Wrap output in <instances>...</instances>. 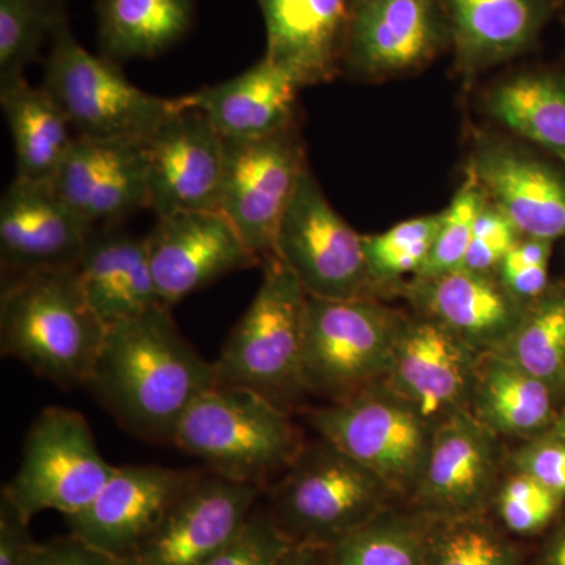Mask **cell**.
I'll return each mask as SVG.
<instances>
[{"label": "cell", "mask_w": 565, "mask_h": 565, "mask_svg": "<svg viewBox=\"0 0 565 565\" xmlns=\"http://www.w3.org/2000/svg\"><path fill=\"white\" fill-rule=\"evenodd\" d=\"M214 385V363L182 337L170 307L159 305L107 327L85 388L134 437L172 444L181 416Z\"/></svg>", "instance_id": "6da1fadb"}, {"label": "cell", "mask_w": 565, "mask_h": 565, "mask_svg": "<svg viewBox=\"0 0 565 565\" xmlns=\"http://www.w3.org/2000/svg\"><path fill=\"white\" fill-rule=\"evenodd\" d=\"M106 332L76 267L2 278V356L18 360L58 388H85Z\"/></svg>", "instance_id": "7a4b0ae2"}, {"label": "cell", "mask_w": 565, "mask_h": 565, "mask_svg": "<svg viewBox=\"0 0 565 565\" xmlns=\"http://www.w3.org/2000/svg\"><path fill=\"white\" fill-rule=\"evenodd\" d=\"M170 445L211 473L263 492L289 470L305 446L291 412L262 394L223 384L193 401Z\"/></svg>", "instance_id": "3957f363"}, {"label": "cell", "mask_w": 565, "mask_h": 565, "mask_svg": "<svg viewBox=\"0 0 565 565\" xmlns=\"http://www.w3.org/2000/svg\"><path fill=\"white\" fill-rule=\"evenodd\" d=\"M263 280L214 360L217 384L262 394L291 412L302 399L307 292L280 262L262 264Z\"/></svg>", "instance_id": "277c9868"}, {"label": "cell", "mask_w": 565, "mask_h": 565, "mask_svg": "<svg viewBox=\"0 0 565 565\" xmlns=\"http://www.w3.org/2000/svg\"><path fill=\"white\" fill-rule=\"evenodd\" d=\"M270 515L294 544L332 548L390 511L385 482L326 440L305 445L269 489Z\"/></svg>", "instance_id": "5b68a950"}, {"label": "cell", "mask_w": 565, "mask_h": 565, "mask_svg": "<svg viewBox=\"0 0 565 565\" xmlns=\"http://www.w3.org/2000/svg\"><path fill=\"white\" fill-rule=\"evenodd\" d=\"M405 319L370 297H308L305 310V392L330 403L385 382Z\"/></svg>", "instance_id": "8992f818"}, {"label": "cell", "mask_w": 565, "mask_h": 565, "mask_svg": "<svg viewBox=\"0 0 565 565\" xmlns=\"http://www.w3.org/2000/svg\"><path fill=\"white\" fill-rule=\"evenodd\" d=\"M43 87L61 106L77 136L147 141L178 109L126 79L114 62L96 57L71 32L68 18L55 29Z\"/></svg>", "instance_id": "52a82bcc"}, {"label": "cell", "mask_w": 565, "mask_h": 565, "mask_svg": "<svg viewBox=\"0 0 565 565\" xmlns=\"http://www.w3.org/2000/svg\"><path fill=\"white\" fill-rule=\"evenodd\" d=\"M319 438L377 476L394 494L412 497L435 424L382 384L308 412Z\"/></svg>", "instance_id": "ba28073f"}, {"label": "cell", "mask_w": 565, "mask_h": 565, "mask_svg": "<svg viewBox=\"0 0 565 565\" xmlns=\"http://www.w3.org/2000/svg\"><path fill=\"white\" fill-rule=\"evenodd\" d=\"M115 470L99 451L85 416L52 405L33 419L20 468L3 489L29 519L44 511L66 519L84 511Z\"/></svg>", "instance_id": "9c48e42d"}, {"label": "cell", "mask_w": 565, "mask_h": 565, "mask_svg": "<svg viewBox=\"0 0 565 565\" xmlns=\"http://www.w3.org/2000/svg\"><path fill=\"white\" fill-rule=\"evenodd\" d=\"M274 256L296 275L308 297L373 296L363 236L333 210L308 167L278 226Z\"/></svg>", "instance_id": "30bf717a"}, {"label": "cell", "mask_w": 565, "mask_h": 565, "mask_svg": "<svg viewBox=\"0 0 565 565\" xmlns=\"http://www.w3.org/2000/svg\"><path fill=\"white\" fill-rule=\"evenodd\" d=\"M307 158L296 126L258 140H226L221 212L253 255L274 256L275 236Z\"/></svg>", "instance_id": "8fae6325"}, {"label": "cell", "mask_w": 565, "mask_h": 565, "mask_svg": "<svg viewBox=\"0 0 565 565\" xmlns=\"http://www.w3.org/2000/svg\"><path fill=\"white\" fill-rule=\"evenodd\" d=\"M448 44L441 0H349L341 65L384 81L424 68Z\"/></svg>", "instance_id": "7c38bea8"}, {"label": "cell", "mask_w": 565, "mask_h": 565, "mask_svg": "<svg viewBox=\"0 0 565 565\" xmlns=\"http://www.w3.org/2000/svg\"><path fill=\"white\" fill-rule=\"evenodd\" d=\"M145 145L156 217L221 211L226 140L202 111L178 107Z\"/></svg>", "instance_id": "4fadbf2b"}, {"label": "cell", "mask_w": 565, "mask_h": 565, "mask_svg": "<svg viewBox=\"0 0 565 565\" xmlns=\"http://www.w3.org/2000/svg\"><path fill=\"white\" fill-rule=\"evenodd\" d=\"M262 493L204 468L132 559L137 565H206L243 531Z\"/></svg>", "instance_id": "5bb4252c"}, {"label": "cell", "mask_w": 565, "mask_h": 565, "mask_svg": "<svg viewBox=\"0 0 565 565\" xmlns=\"http://www.w3.org/2000/svg\"><path fill=\"white\" fill-rule=\"evenodd\" d=\"M147 243L159 299L170 308L226 275L262 266L221 211L158 217Z\"/></svg>", "instance_id": "9a60e30c"}, {"label": "cell", "mask_w": 565, "mask_h": 565, "mask_svg": "<svg viewBox=\"0 0 565 565\" xmlns=\"http://www.w3.org/2000/svg\"><path fill=\"white\" fill-rule=\"evenodd\" d=\"M203 470L161 465L117 467L84 511L66 516L70 534L110 555L132 559L145 539Z\"/></svg>", "instance_id": "2e32d148"}, {"label": "cell", "mask_w": 565, "mask_h": 565, "mask_svg": "<svg viewBox=\"0 0 565 565\" xmlns=\"http://www.w3.org/2000/svg\"><path fill=\"white\" fill-rule=\"evenodd\" d=\"M493 433L473 412L435 424L433 441L412 501L433 520L484 514L497 476Z\"/></svg>", "instance_id": "e0dca14e"}, {"label": "cell", "mask_w": 565, "mask_h": 565, "mask_svg": "<svg viewBox=\"0 0 565 565\" xmlns=\"http://www.w3.org/2000/svg\"><path fill=\"white\" fill-rule=\"evenodd\" d=\"M92 230L54 182L14 177L0 200L2 278L76 267Z\"/></svg>", "instance_id": "ac0fdd59"}, {"label": "cell", "mask_w": 565, "mask_h": 565, "mask_svg": "<svg viewBox=\"0 0 565 565\" xmlns=\"http://www.w3.org/2000/svg\"><path fill=\"white\" fill-rule=\"evenodd\" d=\"M478 351L441 323L426 318L405 319L385 385L437 424L446 416L468 411L473 396Z\"/></svg>", "instance_id": "d6986e66"}, {"label": "cell", "mask_w": 565, "mask_h": 565, "mask_svg": "<svg viewBox=\"0 0 565 565\" xmlns=\"http://www.w3.org/2000/svg\"><path fill=\"white\" fill-rule=\"evenodd\" d=\"M147 141L77 136L55 174V189L85 222L118 225L150 210Z\"/></svg>", "instance_id": "ffe728a7"}, {"label": "cell", "mask_w": 565, "mask_h": 565, "mask_svg": "<svg viewBox=\"0 0 565 565\" xmlns=\"http://www.w3.org/2000/svg\"><path fill=\"white\" fill-rule=\"evenodd\" d=\"M468 174L522 237L552 243L565 237V167L514 145L484 141L471 156Z\"/></svg>", "instance_id": "44dd1931"}, {"label": "cell", "mask_w": 565, "mask_h": 565, "mask_svg": "<svg viewBox=\"0 0 565 565\" xmlns=\"http://www.w3.org/2000/svg\"><path fill=\"white\" fill-rule=\"evenodd\" d=\"M300 88L288 71L263 57L239 76L174 98V104L202 111L225 140H258L296 126Z\"/></svg>", "instance_id": "7402d4cb"}, {"label": "cell", "mask_w": 565, "mask_h": 565, "mask_svg": "<svg viewBox=\"0 0 565 565\" xmlns=\"http://www.w3.org/2000/svg\"><path fill=\"white\" fill-rule=\"evenodd\" d=\"M266 25L264 57L300 87L332 81L341 66L349 0H258Z\"/></svg>", "instance_id": "603a6c76"}, {"label": "cell", "mask_w": 565, "mask_h": 565, "mask_svg": "<svg viewBox=\"0 0 565 565\" xmlns=\"http://www.w3.org/2000/svg\"><path fill=\"white\" fill-rule=\"evenodd\" d=\"M424 316L441 323L479 353L493 352L508 340L526 307L490 274L457 269L411 286Z\"/></svg>", "instance_id": "cb8c5ba5"}, {"label": "cell", "mask_w": 565, "mask_h": 565, "mask_svg": "<svg viewBox=\"0 0 565 565\" xmlns=\"http://www.w3.org/2000/svg\"><path fill=\"white\" fill-rule=\"evenodd\" d=\"M76 273L88 303L106 327L163 305L152 278L147 236L118 225L92 230Z\"/></svg>", "instance_id": "d4e9b609"}, {"label": "cell", "mask_w": 565, "mask_h": 565, "mask_svg": "<svg viewBox=\"0 0 565 565\" xmlns=\"http://www.w3.org/2000/svg\"><path fill=\"white\" fill-rule=\"evenodd\" d=\"M456 61L478 74L533 46L550 17V0H441Z\"/></svg>", "instance_id": "484cf974"}, {"label": "cell", "mask_w": 565, "mask_h": 565, "mask_svg": "<svg viewBox=\"0 0 565 565\" xmlns=\"http://www.w3.org/2000/svg\"><path fill=\"white\" fill-rule=\"evenodd\" d=\"M0 104L17 154V178L52 181L76 137L51 93L28 84L25 77L0 85Z\"/></svg>", "instance_id": "4316f807"}, {"label": "cell", "mask_w": 565, "mask_h": 565, "mask_svg": "<svg viewBox=\"0 0 565 565\" xmlns=\"http://www.w3.org/2000/svg\"><path fill=\"white\" fill-rule=\"evenodd\" d=\"M487 115L565 167V74L537 70L498 82L484 98Z\"/></svg>", "instance_id": "83f0119b"}, {"label": "cell", "mask_w": 565, "mask_h": 565, "mask_svg": "<svg viewBox=\"0 0 565 565\" xmlns=\"http://www.w3.org/2000/svg\"><path fill=\"white\" fill-rule=\"evenodd\" d=\"M471 401L493 434H539L555 418L553 386L493 352L479 355Z\"/></svg>", "instance_id": "f1b7e54d"}, {"label": "cell", "mask_w": 565, "mask_h": 565, "mask_svg": "<svg viewBox=\"0 0 565 565\" xmlns=\"http://www.w3.org/2000/svg\"><path fill=\"white\" fill-rule=\"evenodd\" d=\"M192 18L193 0H99L103 57H156L188 33Z\"/></svg>", "instance_id": "f546056e"}, {"label": "cell", "mask_w": 565, "mask_h": 565, "mask_svg": "<svg viewBox=\"0 0 565 565\" xmlns=\"http://www.w3.org/2000/svg\"><path fill=\"white\" fill-rule=\"evenodd\" d=\"M550 386L565 381V294L548 292L527 305L514 332L497 351Z\"/></svg>", "instance_id": "4dcf8cb0"}, {"label": "cell", "mask_w": 565, "mask_h": 565, "mask_svg": "<svg viewBox=\"0 0 565 565\" xmlns=\"http://www.w3.org/2000/svg\"><path fill=\"white\" fill-rule=\"evenodd\" d=\"M433 519L390 511L330 548L332 565H427Z\"/></svg>", "instance_id": "1f68e13d"}, {"label": "cell", "mask_w": 565, "mask_h": 565, "mask_svg": "<svg viewBox=\"0 0 565 565\" xmlns=\"http://www.w3.org/2000/svg\"><path fill=\"white\" fill-rule=\"evenodd\" d=\"M65 20L63 0H0V85L22 79Z\"/></svg>", "instance_id": "d6a6232c"}, {"label": "cell", "mask_w": 565, "mask_h": 565, "mask_svg": "<svg viewBox=\"0 0 565 565\" xmlns=\"http://www.w3.org/2000/svg\"><path fill=\"white\" fill-rule=\"evenodd\" d=\"M427 565H520V553L484 514L433 520Z\"/></svg>", "instance_id": "836d02e7"}, {"label": "cell", "mask_w": 565, "mask_h": 565, "mask_svg": "<svg viewBox=\"0 0 565 565\" xmlns=\"http://www.w3.org/2000/svg\"><path fill=\"white\" fill-rule=\"evenodd\" d=\"M441 225V212L397 223L388 232L363 236L367 269L375 288L418 274L429 258Z\"/></svg>", "instance_id": "e575fe53"}, {"label": "cell", "mask_w": 565, "mask_h": 565, "mask_svg": "<svg viewBox=\"0 0 565 565\" xmlns=\"http://www.w3.org/2000/svg\"><path fill=\"white\" fill-rule=\"evenodd\" d=\"M487 204V196L473 177L468 174L451 203L441 212V225L429 253L415 278L438 277L462 269L468 248L473 239L476 218Z\"/></svg>", "instance_id": "d590c367"}, {"label": "cell", "mask_w": 565, "mask_h": 565, "mask_svg": "<svg viewBox=\"0 0 565 565\" xmlns=\"http://www.w3.org/2000/svg\"><path fill=\"white\" fill-rule=\"evenodd\" d=\"M563 498L522 471L511 476L498 494V515L505 530L531 535L544 530L559 509Z\"/></svg>", "instance_id": "8d00e7d4"}, {"label": "cell", "mask_w": 565, "mask_h": 565, "mask_svg": "<svg viewBox=\"0 0 565 565\" xmlns=\"http://www.w3.org/2000/svg\"><path fill=\"white\" fill-rule=\"evenodd\" d=\"M291 544L270 512L256 508L243 531L206 565H275Z\"/></svg>", "instance_id": "74e56055"}, {"label": "cell", "mask_w": 565, "mask_h": 565, "mask_svg": "<svg viewBox=\"0 0 565 565\" xmlns=\"http://www.w3.org/2000/svg\"><path fill=\"white\" fill-rule=\"evenodd\" d=\"M32 519L2 487L0 492V565H28L39 542L33 539Z\"/></svg>", "instance_id": "f35d334b"}, {"label": "cell", "mask_w": 565, "mask_h": 565, "mask_svg": "<svg viewBox=\"0 0 565 565\" xmlns=\"http://www.w3.org/2000/svg\"><path fill=\"white\" fill-rule=\"evenodd\" d=\"M515 463L519 471L565 497V441L559 437L526 446L516 455Z\"/></svg>", "instance_id": "ab89813d"}, {"label": "cell", "mask_w": 565, "mask_h": 565, "mask_svg": "<svg viewBox=\"0 0 565 565\" xmlns=\"http://www.w3.org/2000/svg\"><path fill=\"white\" fill-rule=\"evenodd\" d=\"M28 565H137L128 557L110 555L81 539H55L46 544L36 545Z\"/></svg>", "instance_id": "60d3db41"}, {"label": "cell", "mask_w": 565, "mask_h": 565, "mask_svg": "<svg viewBox=\"0 0 565 565\" xmlns=\"http://www.w3.org/2000/svg\"><path fill=\"white\" fill-rule=\"evenodd\" d=\"M500 275L504 288L520 302H525V300L533 302L548 291V264Z\"/></svg>", "instance_id": "b9f144b4"}, {"label": "cell", "mask_w": 565, "mask_h": 565, "mask_svg": "<svg viewBox=\"0 0 565 565\" xmlns=\"http://www.w3.org/2000/svg\"><path fill=\"white\" fill-rule=\"evenodd\" d=\"M552 241L535 239V237H520L511 252L501 263L500 274L516 273L527 267L542 266L550 263L552 255Z\"/></svg>", "instance_id": "7bdbcfd3"}, {"label": "cell", "mask_w": 565, "mask_h": 565, "mask_svg": "<svg viewBox=\"0 0 565 565\" xmlns=\"http://www.w3.org/2000/svg\"><path fill=\"white\" fill-rule=\"evenodd\" d=\"M275 565H332L329 546L315 544H292Z\"/></svg>", "instance_id": "ee69618b"}, {"label": "cell", "mask_w": 565, "mask_h": 565, "mask_svg": "<svg viewBox=\"0 0 565 565\" xmlns=\"http://www.w3.org/2000/svg\"><path fill=\"white\" fill-rule=\"evenodd\" d=\"M545 565H565V525L552 539L550 545L546 546L544 555Z\"/></svg>", "instance_id": "f6af8a7d"}, {"label": "cell", "mask_w": 565, "mask_h": 565, "mask_svg": "<svg viewBox=\"0 0 565 565\" xmlns=\"http://www.w3.org/2000/svg\"><path fill=\"white\" fill-rule=\"evenodd\" d=\"M555 435L565 441V412L555 422Z\"/></svg>", "instance_id": "bcb514c9"}]
</instances>
